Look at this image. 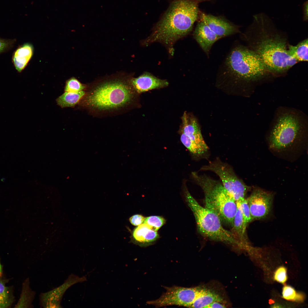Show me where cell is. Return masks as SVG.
<instances>
[{
  "label": "cell",
  "instance_id": "cell-1",
  "mask_svg": "<svg viewBox=\"0 0 308 308\" xmlns=\"http://www.w3.org/2000/svg\"><path fill=\"white\" fill-rule=\"evenodd\" d=\"M243 35L248 47L259 56L269 72L283 73L298 62L289 54L283 33L265 14L254 15L253 23Z\"/></svg>",
  "mask_w": 308,
  "mask_h": 308
},
{
  "label": "cell",
  "instance_id": "cell-2",
  "mask_svg": "<svg viewBox=\"0 0 308 308\" xmlns=\"http://www.w3.org/2000/svg\"><path fill=\"white\" fill-rule=\"evenodd\" d=\"M198 13L197 3L192 0H177L155 27L150 36L144 40L147 46L155 42L165 45L173 55V45L177 40L191 30Z\"/></svg>",
  "mask_w": 308,
  "mask_h": 308
},
{
  "label": "cell",
  "instance_id": "cell-3",
  "mask_svg": "<svg viewBox=\"0 0 308 308\" xmlns=\"http://www.w3.org/2000/svg\"><path fill=\"white\" fill-rule=\"evenodd\" d=\"M269 72L259 56L248 47L236 44L219 66V78L235 84L253 81Z\"/></svg>",
  "mask_w": 308,
  "mask_h": 308
},
{
  "label": "cell",
  "instance_id": "cell-4",
  "mask_svg": "<svg viewBox=\"0 0 308 308\" xmlns=\"http://www.w3.org/2000/svg\"><path fill=\"white\" fill-rule=\"evenodd\" d=\"M191 176L204 192L205 207L216 214L221 220L232 225L237 210L236 202L228 194L221 182L196 172H192Z\"/></svg>",
  "mask_w": 308,
  "mask_h": 308
},
{
  "label": "cell",
  "instance_id": "cell-5",
  "mask_svg": "<svg viewBox=\"0 0 308 308\" xmlns=\"http://www.w3.org/2000/svg\"><path fill=\"white\" fill-rule=\"evenodd\" d=\"M184 185V194L188 205L194 215L198 231L204 236L240 247L243 246L232 232L225 229L221 220L213 211L201 206Z\"/></svg>",
  "mask_w": 308,
  "mask_h": 308
},
{
  "label": "cell",
  "instance_id": "cell-6",
  "mask_svg": "<svg viewBox=\"0 0 308 308\" xmlns=\"http://www.w3.org/2000/svg\"><path fill=\"white\" fill-rule=\"evenodd\" d=\"M133 89L132 86L121 81L104 82L88 94L84 103L88 107L100 110L118 108L132 100Z\"/></svg>",
  "mask_w": 308,
  "mask_h": 308
},
{
  "label": "cell",
  "instance_id": "cell-7",
  "mask_svg": "<svg viewBox=\"0 0 308 308\" xmlns=\"http://www.w3.org/2000/svg\"><path fill=\"white\" fill-rule=\"evenodd\" d=\"M200 170L210 171L216 174L228 194L236 202L245 198L250 187L237 177L227 163L217 158L202 166Z\"/></svg>",
  "mask_w": 308,
  "mask_h": 308
},
{
  "label": "cell",
  "instance_id": "cell-8",
  "mask_svg": "<svg viewBox=\"0 0 308 308\" xmlns=\"http://www.w3.org/2000/svg\"><path fill=\"white\" fill-rule=\"evenodd\" d=\"M301 128L300 121L294 115L286 114L280 116L270 137V147L279 149L291 144L297 138Z\"/></svg>",
  "mask_w": 308,
  "mask_h": 308
},
{
  "label": "cell",
  "instance_id": "cell-9",
  "mask_svg": "<svg viewBox=\"0 0 308 308\" xmlns=\"http://www.w3.org/2000/svg\"><path fill=\"white\" fill-rule=\"evenodd\" d=\"M166 291L159 298L147 303L157 307L176 305L190 307L202 288L177 286L166 287Z\"/></svg>",
  "mask_w": 308,
  "mask_h": 308
},
{
  "label": "cell",
  "instance_id": "cell-10",
  "mask_svg": "<svg viewBox=\"0 0 308 308\" xmlns=\"http://www.w3.org/2000/svg\"><path fill=\"white\" fill-rule=\"evenodd\" d=\"M86 280L85 276L80 277L73 274L70 275L64 283L59 287L47 292L42 293L39 296L40 304L44 308H60L62 298L66 291L74 284Z\"/></svg>",
  "mask_w": 308,
  "mask_h": 308
},
{
  "label": "cell",
  "instance_id": "cell-11",
  "mask_svg": "<svg viewBox=\"0 0 308 308\" xmlns=\"http://www.w3.org/2000/svg\"><path fill=\"white\" fill-rule=\"evenodd\" d=\"M273 199L271 193L260 189L254 191L246 198L252 219L265 218L271 210Z\"/></svg>",
  "mask_w": 308,
  "mask_h": 308
},
{
  "label": "cell",
  "instance_id": "cell-12",
  "mask_svg": "<svg viewBox=\"0 0 308 308\" xmlns=\"http://www.w3.org/2000/svg\"><path fill=\"white\" fill-rule=\"evenodd\" d=\"M179 132L183 133L190 140L207 149L209 148L202 136L200 127L195 117L185 112L181 118Z\"/></svg>",
  "mask_w": 308,
  "mask_h": 308
},
{
  "label": "cell",
  "instance_id": "cell-13",
  "mask_svg": "<svg viewBox=\"0 0 308 308\" xmlns=\"http://www.w3.org/2000/svg\"><path fill=\"white\" fill-rule=\"evenodd\" d=\"M200 20L220 38L240 32L238 28L235 25L212 15L202 13Z\"/></svg>",
  "mask_w": 308,
  "mask_h": 308
},
{
  "label": "cell",
  "instance_id": "cell-14",
  "mask_svg": "<svg viewBox=\"0 0 308 308\" xmlns=\"http://www.w3.org/2000/svg\"><path fill=\"white\" fill-rule=\"evenodd\" d=\"M194 37L207 56H209L213 44L220 39L205 23L201 21L195 28Z\"/></svg>",
  "mask_w": 308,
  "mask_h": 308
},
{
  "label": "cell",
  "instance_id": "cell-15",
  "mask_svg": "<svg viewBox=\"0 0 308 308\" xmlns=\"http://www.w3.org/2000/svg\"><path fill=\"white\" fill-rule=\"evenodd\" d=\"M131 84L135 90L141 93L166 87L169 83L166 80L159 79L150 73L145 72L138 77L133 79Z\"/></svg>",
  "mask_w": 308,
  "mask_h": 308
},
{
  "label": "cell",
  "instance_id": "cell-16",
  "mask_svg": "<svg viewBox=\"0 0 308 308\" xmlns=\"http://www.w3.org/2000/svg\"><path fill=\"white\" fill-rule=\"evenodd\" d=\"M33 53V47L29 43L23 44L14 52L12 57L14 66L19 72H21L27 65Z\"/></svg>",
  "mask_w": 308,
  "mask_h": 308
},
{
  "label": "cell",
  "instance_id": "cell-17",
  "mask_svg": "<svg viewBox=\"0 0 308 308\" xmlns=\"http://www.w3.org/2000/svg\"><path fill=\"white\" fill-rule=\"evenodd\" d=\"M134 229L132 236L135 241L139 244L148 243L155 241L158 237L157 231L143 223Z\"/></svg>",
  "mask_w": 308,
  "mask_h": 308
},
{
  "label": "cell",
  "instance_id": "cell-18",
  "mask_svg": "<svg viewBox=\"0 0 308 308\" xmlns=\"http://www.w3.org/2000/svg\"><path fill=\"white\" fill-rule=\"evenodd\" d=\"M237 210L235 216L232 232L236 238L245 247L247 243L246 235V226L245 225L241 210L239 200L236 202Z\"/></svg>",
  "mask_w": 308,
  "mask_h": 308
},
{
  "label": "cell",
  "instance_id": "cell-19",
  "mask_svg": "<svg viewBox=\"0 0 308 308\" xmlns=\"http://www.w3.org/2000/svg\"><path fill=\"white\" fill-rule=\"evenodd\" d=\"M223 301L218 295L210 290L202 288L196 298L190 307L205 308L215 301Z\"/></svg>",
  "mask_w": 308,
  "mask_h": 308
},
{
  "label": "cell",
  "instance_id": "cell-20",
  "mask_svg": "<svg viewBox=\"0 0 308 308\" xmlns=\"http://www.w3.org/2000/svg\"><path fill=\"white\" fill-rule=\"evenodd\" d=\"M85 94V92L83 90L76 92H65L57 98L56 102L62 108L73 107Z\"/></svg>",
  "mask_w": 308,
  "mask_h": 308
},
{
  "label": "cell",
  "instance_id": "cell-21",
  "mask_svg": "<svg viewBox=\"0 0 308 308\" xmlns=\"http://www.w3.org/2000/svg\"><path fill=\"white\" fill-rule=\"evenodd\" d=\"M290 55L299 61H307L308 41L305 39L295 46L289 44L288 48Z\"/></svg>",
  "mask_w": 308,
  "mask_h": 308
},
{
  "label": "cell",
  "instance_id": "cell-22",
  "mask_svg": "<svg viewBox=\"0 0 308 308\" xmlns=\"http://www.w3.org/2000/svg\"><path fill=\"white\" fill-rule=\"evenodd\" d=\"M29 281L27 279L24 283L19 299L15 307H32V302L34 299L35 292L30 288Z\"/></svg>",
  "mask_w": 308,
  "mask_h": 308
},
{
  "label": "cell",
  "instance_id": "cell-23",
  "mask_svg": "<svg viewBox=\"0 0 308 308\" xmlns=\"http://www.w3.org/2000/svg\"><path fill=\"white\" fill-rule=\"evenodd\" d=\"M85 88V85L76 78L72 77L66 81L64 90L65 92H76L83 90Z\"/></svg>",
  "mask_w": 308,
  "mask_h": 308
},
{
  "label": "cell",
  "instance_id": "cell-24",
  "mask_svg": "<svg viewBox=\"0 0 308 308\" xmlns=\"http://www.w3.org/2000/svg\"><path fill=\"white\" fill-rule=\"evenodd\" d=\"M165 221L163 217L159 216H151L145 218L143 223L149 226L153 230L157 231L165 223Z\"/></svg>",
  "mask_w": 308,
  "mask_h": 308
},
{
  "label": "cell",
  "instance_id": "cell-25",
  "mask_svg": "<svg viewBox=\"0 0 308 308\" xmlns=\"http://www.w3.org/2000/svg\"><path fill=\"white\" fill-rule=\"evenodd\" d=\"M239 200L244 223L245 225L247 227L248 223L253 220L251 215L249 205L246 199L245 198Z\"/></svg>",
  "mask_w": 308,
  "mask_h": 308
},
{
  "label": "cell",
  "instance_id": "cell-26",
  "mask_svg": "<svg viewBox=\"0 0 308 308\" xmlns=\"http://www.w3.org/2000/svg\"><path fill=\"white\" fill-rule=\"evenodd\" d=\"M297 293L294 289L289 285L283 286L282 291V296L285 299L291 301H296Z\"/></svg>",
  "mask_w": 308,
  "mask_h": 308
},
{
  "label": "cell",
  "instance_id": "cell-27",
  "mask_svg": "<svg viewBox=\"0 0 308 308\" xmlns=\"http://www.w3.org/2000/svg\"><path fill=\"white\" fill-rule=\"evenodd\" d=\"M273 277L277 282L282 284L285 283L287 279L286 268L283 266L278 267L274 273Z\"/></svg>",
  "mask_w": 308,
  "mask_h": 308
},
{
  "label": "cell",
  "instance_id": "cell-28",
  "mask_svg": "<svg viewBox=\"0 0 308 308\" xmlns=\"http://www.w3.org/2000/svg\"><path fill=\"white\" fill-rule=\"evenodd\" d=\"M15 42L14 40L0 38V53L11 48Z\"/></svg>",
  "mask_w": 308,
  "mask_h": 308
},
{
  "label": "cell",
  "instance_id": "cell-29",
  "mask_svg": "<svg viewBox=\"0 0 308 308\" xmlns=\"http://www.w3.org/2000/svg\"><path fill=\"white\" fill-rule=\"evenodd\" d=\"M145 218L141 215L135 214L130 217L129 220L133 225L138 226L144 223Z\"/></svg>",
  "mask_w": 308,
  "mask_h": 308
},
{
  "label": "cell",
  "instance_id": "cell-30",
  "mask_svg": "<svg viewBox=\"0 0 308 308\" xmlns=\"http://www.w3.org/2000/svg\"><path fill=\"white\" fill-rule=\"evenodd\" d=\"M13 299L10 297L0 295V308H8L13 303Z\"/></svg>",
  "mask_w": 308,
  "mask_h": 308
},
{
  "label": "cell",
  "instance_id": "cell-31",
  "mask_svg": "<svg viewBox=\"0 0 308 308\" xmlns=\"http://www.w3.org/2000/svg\"><path fill=\"white\" fill-rule=\"evenodd\" d=\"M308 0L305 1L302 5L303 19L304 21H307L308 19Z\"/></svg>",
  "mask_w": 308,
  "mask_h": 308
},
{
  "label": "cell",
  "instance_id": "cell-32",
  "mask_svg": "<svg viewBox=\"0 0 308 308\" xmlns=\"http://www.w3.org/2000/svg\"><path fill=\"white\" fill-rule=\"evenodd\" d=\"M9 294L8 288L4 283L0 280V295L7 296Z\"/></svg>",
  "mask_w": 308,
  "mask_h": 308
},
{
  "label": "cell",
  "instance_id": "cell-33",
  "mask_svg": "<svg viewBox=\"0 0 308 308\" xmlns=\"http://www.w3.org/2000/svg\"><path fill=\"white\" fill-rule=\"evenodd\" d=\"M218 301L214 302L209 305L207 308H223L226 307Z\"/></svg>",
  "mask_w": 308,
  "mask_h": 308
},
{
  "label": "cell",
  "instance_id": "cell-34",
  "mask_svg": "<svg viewBox=\"0 0 308 308\" xmlns=\"http://www.w3.org/2000/svg\"><path fill=\"white\" fill-rule=\"evenodd\" d=\"M305 299V296L303 294L301 293H297L296 301L301 302L303 301Z\"/></svg>",
  "mask_w": 308,
  "mask_h": 308
},
{
  "label": "cell",
  "instance_id": "cell-35",
  "mask_svg": "<svg viewBox=\"0 0 308 308\" xmlns=\"http://www.w3.org/2000/svg\"><path fill=\"white\" fill-rule=\"evenodd\" d=\"M2 275V268L1 264L0 262V277H1Z\"/></svg>",
  "mask_w": 308,
  "mask_h": 308
}]
</instances>
